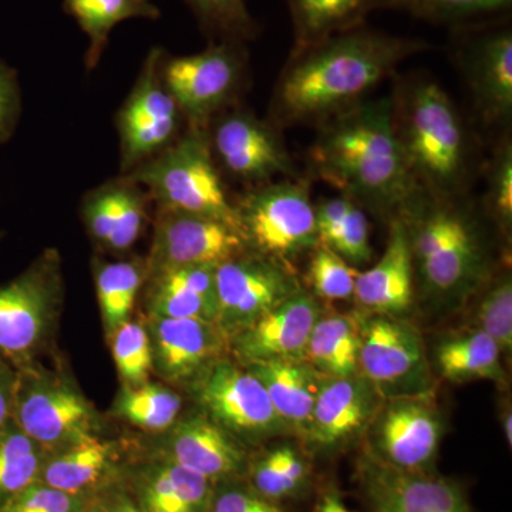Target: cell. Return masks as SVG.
<instances>
[{
  "label": "cell",
  "mask_w": 512,
  "mask_h": 512,
  "mask_svg": "<svg viewBox=\"0 0 512 512\" xmlns=\"http://www.w3.org/2000/svg\"><path fill=\"white\" fill-rule=\"evenodd\" d=\"M359 373L383 399L433 392L419 330L399 316L359 312Z\"/></svg>",
  "instance_id": "30bf717a"
},
{
  "label": "cell",
  "mask_w": 512,
  "mask_h": 512,
  "mask_svg": "<svg viewBox=\"0 0 512 512\" xmlns=\"http://www.w3.org/2000/svg\"><path fill=\"white\" fill-rule=\"evenodd\" d=\"M248 248L289 265V259L319 244L315 204L305 180H285L252 188L235 205Z\"/></svg>",
  "instance_id": "ba28073f"
},
{
  "label": "cell",
  "mask_w": 512,
  "mask_h": 512,
  "mask_svg": "<svg viewBox=\"0 0 512 512\" xmlns=\"http://www.w3.org/2000/svg\"><path fill=\"white\" fill-rule=\"evenodd\" d=\"M245 70L241 42L221 40L195 55L165 59L161 73L190 126L208 128L231 103Z\"/></svg>",
  "instance_id": "7c38bea8"
},
{
  "label": "cell",
  "mask_w": 512,
  "mask_h": 512,
  "mask_svg": "<svg viewBox=\"0 0 512 512\" xmlns=\"http://www.w3.org/2000/svg\"><path fill=\"white\" fill-rule=\"evenodd\" d=\"M414 262L406 222L394 220L384 254L359 272L353 299L363 312L400 316L413 302Z\"/></svg>",
  "instance_id": "484cf974"
},
{
  "label": "cell",
  "mask_w": 512,
  "mask_h": 512,
  "mask_svg": "<svg viewBox=\"0 0 512 512\" xmlns=\"http://www.w3.org/2000/svg\"><path fill=\"white\" fill-rule=\"evenodd\" d=\"M109 339L111 355L124 386L150 382L148 376L153 370V353L146 326L128 320Z\"/></svg>",
  "instance_id": "74e56055"
},
{
  "label": "cell",
  "mask_w": 512,
  "mask_h": 512,
  "mask_svg": "<svg viewBox=\"0 0 512 512\" xmlns=\"http://www.w3.org/2000/svg\"><path fill=\"white\" fill-rule=\"evenodd\" d=\"M153 370L165 382L191 384L221 359L229 339L215 323L197 319L148 318Z\"/></svg>",
  "instance_id": "7402d4cb"
},
{
  "label": "cell",
  "mask_w": 512,
  "mask_h": 512,
  "mask_svg": "<svg viewBox=\"0 0 512 512\" xmlns=\"http://www.w3.org/2000/svg\"><path fill=\"white\" fill-rule=\"evenodd\" d=\"M501 421H503V430L505 440H507L508 446L511 447L512 443V413L510 407L508 409H504L503 417H501Z\"/></svg>",
  "instance_id": "f907efd6"
},
{
  "label": "cell",
  "mask_w": 512,
  "mask_h": 512,
  "mask_svg": "<svg viewBox=\"0 0 512 512\" xmlns=\"http://www.w3.org/2000/svg\"><path fill=\"white\" fill-rule=\"evenodd\" d=\"M357 275L355 266L326 245L318 244L312 249L308 281L319 298L333 302L353 299Z\"/></svg>",
  "instance_id": "60d3db41"
},
{
  "label": "cell",
  "mask_w": 512,
  "mask_h": 512,
  "mask_svg": "<svg viewBox=\"0 0 512 512\" xmlns=\"http://www.w3.org/2000/svg\"><path fill=\"white\" fill-rule=\"evenodd\" d=\"M64 298L62 256L47 248L0 286V357L13 369L39 363L55 338Z\"/></svg>",
  "instance_id": "8992f818"
},
{
  "label": "cell",
  "mask_w": 512,
  "mask_h": 512,
  "mask_svg": "<svg viewBox=\"0 0 512 512\" xmlns=\"http://www.w3.org/2000/svg\"><path fill=\"white\" fill-rule=\"evenodd\" d=\"M121 483L146 512H207L214 483L156 458L128 461Z\"/></svg>",
  "instance_id": "d4e9b609"
},
{
  "label": "cell",
  "mask_w": 512,
  "mask_h": 512,
  "mask_svg": "<svg viewBox=\"0 0 512 512\" xmlns=\"http://www.w3.org/2000/svg\"><path fill=\"white\" fill-rule=\"evenodd\" d=\"M312 512H355L350 510L338 488L328 487L319 494Z\"/></svg>",
  "instance_id": "681fc988"
},
{
  "label": "cell",
  "mask_w": 512,
  "mask_h": 512,
  "mask_svg": "<svg viewBox=\"0 0 512 512\" xmlns=\"http://www.w3.org/2000/svg\"><path fill=\"white\" fill-rule=\"evenodd\" d=\"M383 397L365 377H322L305 440L315 450L333 453L348 446L372 423Z\"/></svg>",
  "instance_id": "d6986e66"
},
{
  "label": "cell",
  "mask_w": 512,
  "mask_h": 512,
  "mask_svg": "<svg viewBox=\"0 0 512 512\" xmlns=\"http://www.w3.org/2000/svg\"><path fill=\"white\" fill-rule=\"evenodd\" d=\"M12 420L47 453L99 436V414L72 377L40 363L16 370Z\"/></svg>",
  "instance_id": "52a82bcc"
},
{
  "label": "cell",
  "mask_w": 512,
  "mask_h": 512,
  "mask_svg": "<svg viewBox=\"0 0 512 512\" xmlns=\"http://www.w3.org/2000/svg\"><path fill=\"white\" fill-rule=\"evenodd\" d=\"M249 251L241 231L224 222L158 208L147 276L177 266H218Z\"/></svg>",
  "instance_id": "2e32d148"
},
{
  "label": "cell",
  "mask_w": 512,
  "mask_h": 512,
  "mask_svg": "<svg viewBox=\"0 0 512 512\" xmlns=\"http://www.w3.org/2000/svg\"><path fill=\"white\" fill-rule=\"evenodd\" d=\"M183 397L163 384L147 382L121 387L111 414L148 433H163L177 423Z\"/></svg>",
  "instance_id": "d590c367"
},
{
  "label": "cell",
  "mask_w": 512,
  "mask_h": 512,
  "mask_svg": "<svg viewBox=\"0 0 512 512\" xmlns=\"http://www.w3.org/2000/svg\"><path fill=\"white\" fill-rule=\"evenodd\" d=\"M295 49H308L329 37L363 26L372 0H288Z\"/></svg>",
  "instance_id": "1f68e13d"
},
{
  "label": "cell",
  "mask_w": 512,
  "mask_h": 512,
  "mask_svg": "<svg viewBox=\"0 0 512 512\" xmlns=\"http://www.w3.org/2000/svg\"><path fill=\"white\" fill-rule=\"evenodd\" d=\"M444 197L421 192L404 214L414 266L423 284L441 296L463 295L483 278L485 259L473 225Z\"/></svg>",
  "instance_id": "5b68a950"
},
{
  "label": "cell",
  "mask_w": 512,
  "mask_h": 512,
  "mask_svg": "<svg viewBox=\"0 0 512 512\" xmlns=\"http://www.w3.org/2000/svg\"><path fill=\"white\" fill-rule=\"evenodd\" d=\"M202 28L222 40L245 42L258 33V25L245 0H187Z\"/></svg>",
  "instance_id": "ab89813d"
},
{
  "label": "cell",
  "mask_w": 512,
  "mask_h": 512,
  "mask_svg": "<svg viewBox=\"0 0 512 512\" xmlns=\"http://www.w3.org/2000/svg\"><path fill=\"white\" fill-rule=\"evenodd\" d=\"M64 10L89 37L86 55L87 69H96L110 33L124 20L158 19L160 9L150 0H64Z\"/></svg>",
  "instance_id": "836d02e7"
},
{
  "label": "cell",
  "mask_w": 512,
  "mask_h": 512,
  "mask_svg": "<svg viewBox=\"0 0 512 512\" xmlns=\"http://www.w3.org/2000/svg\"><path fill=\"white\" fill-rule=\"evenodd\" d=\"M359 348L357 313H322L309 336L305 362L325 377L357 375Z\"/></svg>",
  "instance_id": "f546056e"
},
{
  "label": "cell",
  "mask_w": 512,
  "mask_h": 512,
  "mask_svg": "<svg viewBox=\"0 0 512 512\" xmlns=\"http://www.w3.org/2000/svg\"><path fill=\"white\" fill-rule=\"evenodd\" d=\"M478 329L500 346L503 355L512 350V281L510 274L498 278L485 292L477 309Z\"/></svg>",
  "instance_id": "b9f144b4"
},
{
  "label": "cell",
  "mask_w": 512,
  "mask_h": 512,
  "mask_svg": "<svg viewBox=\"0 0 512 512\" xmlns=\"http://www.w3.org/2000/svg\"><path fill=\"white\" fill-rule=\"evenodd\" d=\"M500 346L483 330L441 342L436 349V365L444 379L454 383L471 380L504 382Z\"/></svg>",
  "instance_id": "d6a6232c"
},
{
  "label": "cell",
  "mask_w": 512,
  "mask_h": 512,
  "mask_svg": "<svg viewBox=\"0 0 512 512\" xmlns=\"http://www.w3.org/2000/svg\"><path fill=\"white\" fill-rule=\"evenodd\" d=\"M16 370L0 357V429L12 420Z\"/></svg>",
  "instance_id": "c3c4849f"
},
{
  "label": "cell",
  "mask_w": 512,
  "mask_h": 512,
  "mask_svg": "<svg viewBox=\"0 0 512 512\" xmlns=\"http://www.w3.org/2000/svg\"><path fill=\"white\" fill-rule=\"evenodd\" d=\"M512 0H387L383 8L400 9L436 23H463L510 8Z\"/></svg>",
  "instance_id": "f35d334b"
},
{
  "label": "cell",
  "mask_w": 512,
  "mask_h": 512,
  "mask_svg": "<svg viewBox=\"0 0 512 512\" xmlns=\"http://www.w3.org/2000/svg\"><path fill=\"white\" fill-rule=\"evenodd\" d=\"M312 474L311 461L301 448L284 443L251 453L244 480L266 500L284 504L308 494Z\"/></svg>",
  "instance_id": "f1b7e54d"
},
{
  "label": "cell",
  "mask_w": 512,
  "mask_h": 512,
  "mask_svg": "<svg viewBox=\"0 0 512 512\" xmlns=\"http://www.w3.org/2000/svg\"><path fill=\"white\" fill-rule=\"evenodd\" d=\"M151 198L133 178L124 175L90 191L83 198L84 227L106 251H130L143 234Z\"/></svg>",
  "instance_id": "603a6c76"
},
{
  "label": "cell",
  "mask_w": 512,
  "mask_h": 512,
  "mask_svg": "<svg viewBox=\"0 0 512 512\" xmlns=\"http://www.w3.org/2000/svg\"><path fill=\"white\" fill-rule=\"evenodd\" d=\"M83 512H103V510H101L100 505L97 504V501L94 500L93 497L92 500H90L89 503H87L86 508H84Z\"/></svg>",
  "instance_id": "816d5d0a"
},
{
  "label": "cell",
  "mask_w": 512,
  "mask_h": 512,
  "mask_svg": "<svg viewBox=\"0 0 512 512\" xmlns=\"http://www.w3.org/2000/svg\"><path fill=\"white\" fill-rule=\"evenodd\" d=\"M3 238H5V232H3V229L0 228V241H2Z\"/></svg>",
  "instance_id": "db71d44e"
},
{
  "label": "cell",
  "mask_w": 512,
  "mask_h": 512,
  "mask_svg": "<svg viewBox=\"0 0 512 512\" xmlns=\"http://www.w3.org/2000/svg\"><path fill=\"white\" fill-rule=\"evenodd\" d=\"M207 512H289L284 504L266 500L255 493L244 478L214 485Z\"/></svg>",
  "instance_id": "7bdbcfd3"
},
{
  "label": "cell",
  "mask_w": 512,
  "mask_h": 512,
  "mask_svg": "<svg viewBox=\"0 0 512 512\" xmlns=\"http://www.w3.org/2000/svg\"><path fill=\"white\" fill-rule=\"evenodd\" d=\"M124 175L140 184L161 210L200 215L241 231L237 208L229 201L215 163L208 128L188 127L170 147Z\"/></svg>",
  "instance_id": "277c9868"
},
{
  "label": "cell",
  "mask_w": 512,
  "mask_h": 512,
  "mask_svg": "<svg viewBox=\"0 0 512 512\" xmlns=\"http://www.w3.org/2000/svg\"><path fill=\"white\" fill-rule=\"evenodd\" d=\"M210 141L218 163L241 183L259 187L293 175L292 160L281 138L249 111L218 117Z\"/></svg>",
  "instance_id": "e0dca14e"
},
{
  "label": "cell",
  "mask_w": 512,
  "mask_h": 512,
  "mask_svg": "<svg viewBox=\"0 0 512 512\" xmlns=\"http://www.w3.org/2000/svg\"><path fill=\"white\" fill-rule=\"evenodd\" d=\"M313 170L345 197L382 214L406 212L421 194L399 134L394 101H360L323 121Z\"/></svg>",
  "instance_id": "7a4b0ae2"
},
{
  "label": "cell",
  "mask_w": 512,
  "mask_h": 512,
  "mask_svg": "<svg viewBox=\"0 0 512 512\" xmlns=\"http://www.w3.org/2000/svg\"><path fill=\"white\" fill-rule=\"evenodd\" d=\"M426 47L423 40L359 26L293 52L276 89L275 117L288 126L328 120L360 103L404 59Z\"/></svg>",
  "instance_id": "6da1fadb"
},
{
  "label": "cell",
  "mask_w": 512,
  "mask_h": 512,
  "mask_svg": "<svg viewBox=\"0 0 512 512\" xmlns=\"http://www.w3.org/2000/svg\"><path fill=\"white\" fill-rule=\"evenodd\" d=\"M128 461L119 443L89 437L46 454L39 483L77 497H94L119 483Z\"/></svg>",
  "instance_id": "cb8c5ba5"
},
{
  "label": "cell",
  "mask_w": 512,
  "mask_h": 512,
  "mask_svg": "<svg viewBox=\"0 0 512 512\" xmlns=\"http://www.w3.org/2000/svg\"><path fill=\"white\" fill-rule=\"evenodd\" d=\"M397 134L417 187L450 197L467 173V137L453 100L433 80L413 86L394 106Z\"/></svg>",
  "instance_id": "3957f363"
},
{
  "label": "cell",
  "mask_w": 512,
  "mask_h": 512,
  "mask_svg": "<svg viewBox=\"0 0 512 512\" xmlns=\"http://www.w3.org/2000/svg\"><path fill=\"white\" fill-rule=\"evenodd\" d=\"M46 454L15 421L0 429V507L39 481Z\"/></svg>",
  "instance_id": "8d00e7d4"
},
{
  "label": "cell",
  "mask_w": 512,
  "mask_h": 512,
  "mask_svg": "<svg viewBox=\"0 0 512 512\" xmlns=\"http://www.w3.org/2000/svg\"><path fill=\"white\" fill-rule=\"evenodd\" d=\"M356 483L370 512H473L457 481L436 471L399 470L367 451L357 461Z\"/></svg>",
  "instance_id": "9a60e30c"
},
{
  "label": "cell",
  "mask_w": 512,
  "mask_h": 512,
  "mask_svg": "<svg viewBox=\"0 0 512 512\" xmlns=\"http://www.w3.org/2000/svg\"><path fill=\"white\" fill-rule=\"evenodd\" d=\"M215 325L229 340L302 289L291 266L249 251L215 269Z\"/></svg>",
  "instance_id": "5bb4252c"
},
{
  "label": "cell",
  "mask_w": 512,
  "mask_h": 512,
  "mask_svg": "<svg viewBox=\"0 0 512 512\" xmlns=\"http://www.w3.org/2000/svg\"><path fill=\"white\" fill-rule=\"evenodd\" d=\"M372 2L375 8H383V6L386 5L387 0H372Z\"/></svg>",
  "instance_id": "f5cc1de1"
},
{
  "label": "cell",
  "mask_w": 512,
  "mask_h": 512,
  "mask_svg": "<svg viewBox=\"0 0 512 512\" xmlns=\"http://www.w3.org/2000/svg\"><path fill=\"white\" fill-rule=\"evenodd\" d=\"M217 266L167 268L148 275L144 282L147 318L217 319Z\"/></svg>",
  "instance_id": "4316f807"
},
{
  "label": "cell",
  "mask_w": 512,
  "mask_h": 512,
  "mask_svg": "<svg viewBox=\"0 0 512 512\" xmlns=\"http://www.w3.org/2000/svg\"><path fill=\"white\" fill-rule=\"evenodd\" d=\"M92 498L66 494L37 481L0 507V512H83Z\"/></svg>",
  "instance_id": "ee69618b"
},
{
  "label": "cell",
  "mask_w": 512,
  "mask_h": 512,
  "mask_svg": "<svg viewBox=\"0 0 512 512\" xmlns=\"http://www.w3.org/2000/svg\"><path fill=\"white\" fill-rule=\"evenodd\" d=\"M94 500L97 501L103 512H146L134 500L133 495L128 493L121 480L94 495Z\"/></svg>",
  "instance_id": "7dc6e473"
},
{
  "label": "cell",
  "mask_w": 512,
  "mask_h": 512,
  "mask_svg": "<svg viewBox=\"0 0 512 512\" xmlns=\"http://www.w3.org/2000/svg\"><path fill=\"white\" fill-rule=\"evenodd\" d=\"M367 453L387 466L434 471L444 420L433 392L383 399L366 430Z\"/></svg>",
  "instance_id": "8fae6325"
},
{
  "label": "cell",
  "mask_w": 512,
  "mask_h": 512,
  "mask_svg": "<svg viewBox=\"0 0 512 512\" xmlns=\"http://www.w3.org/2000/svg\"><path fill=\"white\" fill-rule=\"evenodd\" d=\"M201 413L247 447L288 431L265 387L247 366L218 359L190 384Z\"/></svg>",
  "instance_id": "9c48e42d"
},
{
  "label": "cell",
  "mask_w": 512,
  "mask_h": 512,
  "mask_svg": "<svg viewBox=\"0 0 512 512\" xmlns=\"http://www.w3.org/2000/svg\"><path fill=\"white\" fill-rule=\"evenodd\" d=\"M315 215L319 244L352 266L372 261L369 221L359 204L345 195L325 198L315 205Z\"/></svg>",
  "instance_id": "4dcf8cb0"
},
{
  "label": "cell",
  "mask_w": 512,
  "mask_h": 512,
  "mask_svg": "<svg viewBox=\"0 0 512 512\" xmlns=\"http://www.w3.org/2000/svg\"><path fill=\"white\" fill-rule=\"evenodd\" d=\"M148 456L200 474L212 483L244 478L251 451L204 413L177 420Z\"/></svg>",
  "instance_id": "ac0fdd59"
},
{
  "label": "cell",
  "mask_w": 512,
  "mask_h": 512,
  "mask_svg": "<svg viewBox=\"0 0 512 512\" xmlns=\"http://www.w3.org/2000/svg\"><path fill=\"white\" fill-rule=\"evenodd\" d=\"M164 57L158 47L148 53L117 116L123 174L156 157L178 138L183 114L165 86L161 73Z\"/></svg>",
  "instance_id": "4fadbf2b"
},
{
  "label": "cell",
  "mask_w": 512,
  "mask_h": 512,
  "mask_svg": "<svg viewBox=\"0 0 512 512\" xmlns=\"http://www.w3.org/2000/svg\"><path fill=\"white\" fill-rule=\"evenodd\" d=\"M20 106V89L15 70L0 60V144H5L15 133Z\"/></svg>",
  "instance_id": "bcb514c9"
},
{
  "label": "cell",
  "mask_w": 512,
  "mask_h": 512,
  "mask_svg": "<svg viewBox=\"0 0 512 512\" xmlns=\"http://www.w3.org/2000/svg\"><path fill=\"white\" fill-rule=\"evenodd\" d=\"M244 366L265 387L286 429L305 439L323 376L305 360H271Z\"/></svg>",
  "instance_id": "83f0119b"
},
{
  "label": "cell",
  "mask_w": 512,
  "mask_h": 512,
  "mask_svg": "<svg viewBox=\"0 0 512 512\" xmlns=\"http://www.w3.org/2000/svg\"><path fill=\"white\" fill-rule=\"evenodd\" d=\"M460 60L481 117L507 121L512 113V32L507 26L473 30L460 43Z\"/></svg>",
  "instance_id": "44dd1931"
},
{
  "label": "cell",
  "mask_w": 512,
  "mask_h": 512,
  "mask_svg": "<svg viewBox=\"0 0 512 512\" xmlns=\"http://www.w3.org/2000/svg\"><path fill=\"white\" fill-rule=\"evenodd\" d=\"M488 205L504 228L512 224V150L505 144L495 157L488 177Z\"/></svg>",
  "instance_id": "f6af8a7d"
},
{
  "label": "cell",
  "mask_w": 512,
  "mask_h": 512,
  "mask_svg": "<svg viewBox=\"0 0 512 512\" xmlns=\"http://www.w3.org/2000/svg\"><path fill=\"white\" fill-rule=\"evenodd\" d=\"M146 278V259L97 262L94 282L104 332L109 338L130 320Z\"/></svg>",
  "instance_id": "e575fe53"
},
{
  "label": "cell",
  "mask_w": 512,
  "mask_h": 512,
  "mask_svg": "<svg viewBox=\"0 0 512 512\" xmlns=\"http://www.w3.org/2000/svg\"><path fill=\"white\" fill-rule=\"evenodd\" d=\"M320 315L322 309L315 296L299 289L229 343L241 365L271 360H305L309 336Z\"/></svg>",
  "instance_id": "ffe728a7"
}]
</instances>
